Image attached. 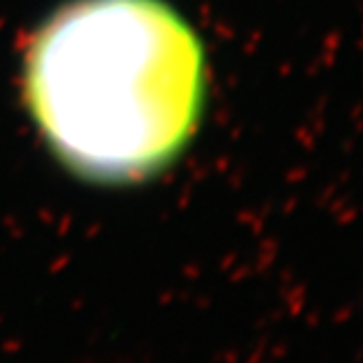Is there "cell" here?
<instances>
[{
    "mask_svg": "<svg viewBox=\"0 0 363 363\" xmlns=\"http://www.w3.org/2000/svg\"><path fill=\"white\" fill-rule=\"evenodd\" d=\"M206 84L201 40L164 0H68L38 27L22 66L48 151L99 186L171 167L197 132Z\"/></svg>",
    "mask_w": 363,
    "mask_h": 363,
    "instance_id": "6da1fadb",
    "label": "cell"
}]
</instances>
